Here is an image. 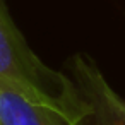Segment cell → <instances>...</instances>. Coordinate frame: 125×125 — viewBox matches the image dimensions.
<instances>
[{"label":"cell","instance_id":"cell-1","mask_svg":"<svg viewBox=\"0 0 125 125\" xmlns=\"http://www.w3.org/2000/svg\"><path fill=\"white\" fill-rule=\"evenodd\" d=\"M0 81L24 99L65 116L75 125L89 110L74 81L34 55L10 16L0 19Z\"/></svg>","mask_w":125,"mask_h":125},{"label":"cell","instance_id":"cell-2","mask_svg":"<svg viewBox=\"0 0 125 125\" xmlns=\"http://www.w3.org/2000/svg\"><path fill=\"white\" fill-rule=\"evenodd\" d=\"M65 74L89 106L79 125H125V99L108 84L89 57L82 53L70 57L65 62Z\"/></svg>","mask_w":125,"mask_h":125},{"label":"cell","instance_id":"cell-3","mask_svg":"<svg viewBox=\"0 0 125 125\" xmlns=\"http://www.w3.org/2000/svg\"><path fill=\"white\" fill-rule=\"evenodd\" d=\"M0 125H75L65 116L34 104L0 81Z\"/></svg>","mask_w":125,"mask_h":125},{"label":"cell","instance_id":"cell-4","mask_svg":"<svg viewBox=\"0 0 125 125\" xmlns=\"http://www.w3.org/2000/svg\"><path fill=\"white\" fill-rule=\"evenodd\" d=\"M9 16V12H7V9H5V4H4V0H0V19H4V17H7Z\"/></svg>","mask_w":125,"mask_h":125}]
</instances>
